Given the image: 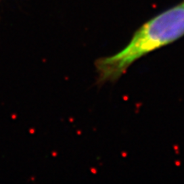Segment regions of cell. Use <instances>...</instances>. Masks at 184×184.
<instances>
[{
    "label": "cell",
    "mask_w": 184,
    "mask_h": 184,
    "mask_svg": "<svg viewBox=\"0 0 184 184\" xmlns=\"http://www.w3.org/2000/svg\"><path fill=\"white\" fill-rule=\"evenodd\" d=\"M183 36L184 1L145 22L118 52L99 59L95 66L100 79L103 82L117 80L140 58Z\"/></svg>",
    "instance_id": "1"
},
{
    "label": "cell",
    "mask_w": 184,
    "mask_h": 184,
    "mask_svg": "<svg viewBox=\"0 0 184 184\" xmlns=\"http://www.w3.org/2000/svg\"><path fill=\"white\" fill-rule=\"evenodd\" d=\"M1 1H2V0H0V2H1Z\"/></svg>",
    "instance_id": "2"
}]
</instances>
